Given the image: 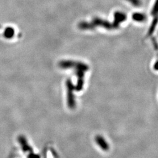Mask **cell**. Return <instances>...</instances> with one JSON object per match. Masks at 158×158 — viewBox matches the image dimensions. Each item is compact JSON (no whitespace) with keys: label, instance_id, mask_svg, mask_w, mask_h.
<instances>
[{"label":"cell","instance_id":"3957f363","mask_svg":"<svg viewBox=\"0 0 158 158\" xmlns=\"http://www.w3.org/2000/svg\"><path fill=\"white\" fill-rule=\"evenodd\" d=\"M59 65L62 69H68V68L75 67V69L82 70L84 72L89 70V66L83 63L75 62L70 61V60L62 61L59 63Z\"/></svg>","mask_w":158,"mask_h":158},{"label":"cell","instance_id":"9c48e42d","mask_svg":"<svg viewBox=\"0 0 158 158\" xmlns=\"http://www.w3.org/2000/svg\"><path fill=\"white\" fill-rule=\"evenodd\" d=\"M156 24H157V17L155 18V20H154L152 24L151 25V28H150L149 30V32H148V35H151L153 32L154 29H155V28Z\"/></svg>","mask_w":158,"mask_h":158},{"label":"cell","instance_id":"6da1fadb","mask_svg":"<svg viewBox=\"0 0 158 158\" xmlns=\"http://www.w3.org/2000/svg\"><path fill=\"white\" fill-rule=\"evenodd\" d=\"M127 16L124 13L122 12H115V22L114 23L102 20L100 18H94L91 23H81L79 24V28L82 29L94 28L96 25H100L106 28L111 29L113 28H117L119 27V23L126 19Z\"/></svg>","mask_w":158,"mask_h":158},{"label":"cell","instance_id":"30bf717a","mask_svg":"<svg viewBox=\"0 0 158 158\" xmlns=\"http://www.w3.org/2000/svg\"><path fill=\"white\" fill-rule=\"evenodd\" d=\"M127 1H128L132 5L136 6H141L142 2L141 0H127Z\"/></svg>","mask_w":158,"mask_h":158},{"label":"cell","instance_id":"7c38bea8","mask_svg":"<svg viewBox=\"0 0 158 158\" xmlns=\"http://www.w3.org/2000/svg\"><path fill=\"white\" fill-rule=\"evenodd\" d=\"M156 4H157V3H156H156H155V6L153 7V8L152 11V14H156V13H157V7H156Z\"/></svg>","mask_w":158,"mask_h":158},{"label":"cell","instance_id":"7a4b0ae2","mask_svg":"<svg viewBox=\"0 0 158 158\" xmlns=\"http://www.w3.org/2000/svg\"><path fill=\"white\" fill-rule=\"evenodd\" d=\"M66 86H67V100H68V107L73 109L75 107L76 102L74 100L73 91L75 89V87L72 83L70 80H68L66 81Z\"/></svg>","mask_w":158,"mask_h":158},{"label":"cell","instance_id":"277c9868","mask_svg":"<svg viewBox=\"0 0 158 158\" xmlns=\"http://www.w3.org/2000/svg\"><path fill=\"white\" fill-rule=\"evenodd\" d=\"M84 71L80 69H77L76 71V74L78 76V81L77 84L76 86L75 87V89L77 91H80L82 90L83 86L84 84V80H83V77H84Z\"/></svg>","mask_w":158,"mask_h":158},{"label":"cell","instance_id":"5b68a950","mask_svg":"<svg viewBox=\"0 0 158 158\" xmlns=\"http://www.w3.org/2000/svg\"><path fill=\"white\" fill-rule=\"evenodd\" d=\"M96 141L97 143L100 147L102 150L108 151L109 149V145L105 141V139L101 136H97L96 137Z\"/></svg>","mask_w":158,"mask_h":158},{"label":"cell","instance_id":"52a82bcc","mask_svg":"<svg viewBox=\"0 0 158 158\" xmlns=\"http://www.w3.org/2000/svg\"><path fill=\"white\" fill-rule=\"evenodd\" d=\"M132 19L136 22H143L146 20L147 17L141 13H134L132 15Z\"/></svg>","mask_w":158,"mask_h":158},{"label":"cell","instance_id":"ba28073f","mask_svg":"<svg viewBox=\"0 0 158 158\" xmlns=\"http://www.w3.org/2000/svg\"><path fill=\"white\" fill-rule=\"evenodd\" d=\"M14 29L11 28H8L6 29L4 35L6 36L7 38H11L14 35Z\"/></svg>","mask_w":158,"mask_h":158},{"label":"cell","instance_id":"8992f818","mask_svg":"<svg viewBox=\"0 0 158 158\" xmlns=\"http://www.w3.org/2000/svg\"><path fill=\"white\" fill-rule=\"evenodd\" d=\"M19 141L20 142V144L21 145L24 151H27V152H32V149L29 147L27 140L25 139V137L23 136H20L19 138Z\"/></svg>","mask_w":158,"mask_h":158},{"label":"cell","instance_id":"8fae6325","mask_svg":"<svg viewBox=\"0 0 158 158\" xmlns=\"http://www.w3.org/2000/svg\"><path fill=\"white\" fill-rule=\"evenodd\" d=\"M28 158H40V157L38 155L34 154L33 153L31 152L29 155Z\"/></svg>","mask_w":158,"mask_h":158}]
</instances>
